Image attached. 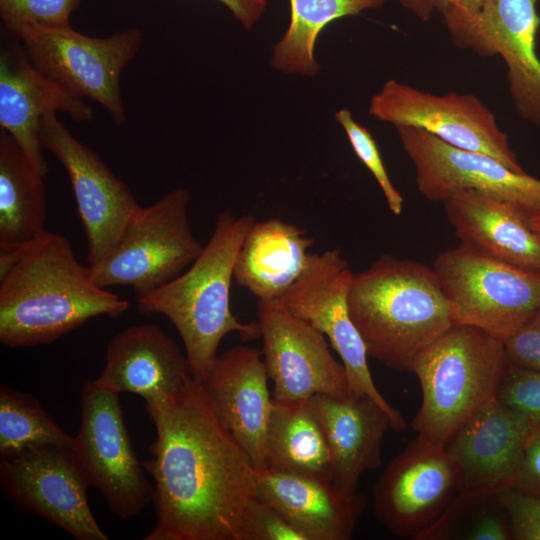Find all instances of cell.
Returning <instances> with one entry per match:
<instances>
[{"instance_id":"cell-1","label":"cell","mask_w":540,"mask_h":540,"mask_svg":"<svg viewBox=\"0 0 540 540\" xmlns=\"http://www.w3.org/2000/svg\"><path fill=\"white\" fill-rule=\"evenodd\" d=\"M156 438L142 462L155 482V525L145 540H241L257 468L219 421L202 382L192 378L146 406Z\"/></svg>"},{"instance_id":"cell-2","label":"cell","mask_w":540,"mask_h":540,"mask_svg":"<svg viewBox=\"0 0 540 540\" xmlns=\"http://www.w3.org/2000/svg\"><path fill=\"white\" fill-rule=\"evenodd\" d=\"M128 307V300L94 281L59 233L46 231L0 254V341L8 347L48 344L94 317L116 318Z\"/></svg>"},{"instance_id":"cell-3","label":"cell","mask_w":540,"mask_h":540,"mask_svg":"<svg viewBox=\"0 0 540 540\" xmlns=\"http://www.w3.org/2000/svg\"><path fill=\"white\" fill-rule=\"evenodd\" d=\"M347 303L368 355L397 371L411 372L419 354L455 324L433 268L389 254L353 274Z\"/></svg>"},{"instance_id":"cell-4","label":"cell","mask_w":540,"mask_h":540,"mask_svg":"<svg viewBox=\"0 0 540 540\" xmlns=\"http://www.w3.org/2000/svg\"><path fill=\"white\" fill-rule=\"evenodd\" d=\"M255 221L250 214L221 211L196 260L172 281L136 296L141 313L164 315L174 325L197 381L206 380L227 334L236 332L245 341L260 336L258 322L239 321L230 305L236 257Z\"/></svg>"},{"instance_id":"cell-5","label":"cell","mask_w":540,"mask_h":540,"mask_svg":"<svg viewBox=\"0 0 540 540\" xmlns=\"http://www.w3.org/2000/svg\"><path fill=\"white\" fill-rule=\"evenodd\" d=\"M507 367L503 341L478 327L454 324L412 366L422 395L413 429L443 446L462 424L497 399Z\"/></svg>"},{"instance_id":"cell-6","label":"cell","mask_w":540,"mask_h":540,"mask_svg":"<svg viewBox=\"0 0 540 540\" xmlns=\"http://www.w3.org/2000/svg\"><path fill=\"white\" fill-rule=\"evenodd\" d=\"M433 270L455 324L505 341L540 309V270L516 266L460 243L439 254Z\"/></svg>"},{"instance_id":"cell-7","label":"cell","mask_w":540,"mask_h":540,"mask_svg":"<svg viewBox=\"0 0 540 540\" xmlns=\"http://www.w3.org/2000/svg\"><path fill=\"white\" fill-rule=\"evenodd\" d=\"M190 193L176 188L140 207L109 255L90 267L101 287L129 286L136 296L154 291L182 274L200 255L188 216Z\"/></svg>"},{"instance_id":"cell-8","label":"cell","mask_w":540,"mask_h":540,"mask_svg":"<svg viewBox=\"0 0 540 540\" xmlns=\"http://www.w3.org/2000/svg\"><path fill=\"white\" fill-rule=\"evenodd\" d=\"M22 43L33 65L72 94L101 104L114 123L127 120L120 75L142 43L138 28L108 37H91L67 29L24 25L10 32Z\"/></svg>"},{"instance_id":"cell-9","label":"cell","mask_w":540,"mask_h":540,"mask_svg":"<svg viewBox=\"0 0 540 540\" xmlns=\"http://www.w3.org/2000/svg\"><path fill=\"white\" fill-rule=\"evenodd\" d=\"M341 250L312 253L302 275L280 299L295 316L326 336L343 363L352 394L373 399L388 415L391 428L401 432L407 422L376 387L368 365V352L348 309L353 277Z\"/></svg>"},{"instance_id":"cell-10","label":"cell","mask_w":540,"mask_h":540,"mask_svg":"<svg viewBox=\"0 0 540 540\" xmlns=\"http://www.w3.org/2000/svg\"><path fill=\"white\" fill-rule=\"evenodd\" d=\"M73 450L90 485L110 511L127 520L152 500V488L134 452L124 422L119 393L96 379L81 392V420Z\"/></svg>"},{"instance_id":"cell-11","label":"cell","mask_w":540,"mask_h":540,"mask_svg":"<svg viewBox=\"0 0 540 540\" xmlns=\"http://www.w3.org/2000/svg\"><path fill=\"white\" fill-rule=\"evenodd\" d=\"M369 113L395 127L425 130L453 147L490 155L515 172H525L493 113L472 94L435 95L391 79L371 98Z\"/></svg>"},{"instance_id":"cell-12","label":"cell","mask_w":540,"mask_h":540,"mask_svg":"<svg viewBox=\"0 0 540 540\" xmlns=\"http://www.w3.org/2000/svg\"><path fill=\"white\" fill-rule=\"evenodd\" d=\"M0 480L15 503L75 539H108L90 509V484L72 447L46 445L1 456Z\"/></svg>"},{"instance_id":"cell-13","label":"cell","mask_w":540,"mask_h":540,"mask_svg":"<svg viewBox=\"0 0 540 540\" xmlns=\"http://www.w3.org/2000/svg\"><path fill=\"white\" fill-rule=\"evenodd\" d=\"M44 149L64 167L88 243V266L99 265L112 251L141 207L128 186L57 118L46 113L40 124Z\"/></svg>"},{"instance_id":"cell-14","label":"cell","mask_w":540,"mask_h":540,"mask_svg":"<svg viewBox=\"0 0 540 540\" xmlns=\"http://www.w3.org/2000/svg\"><path fill=\"white\" fill-rule=\"evenodd\" d=\"M257 314L261 353L274 385V400L352 395L345 367L332 355L320 331L292 314L280 299L258 300Z\"/></svg>"},{"instance_id":"cell-15","label":"cell","mask_w":540,"mask_h":540,"mask_svg":"<svg viewBox=\"0 0 540 540\" xmlns=\"http://www.w3.org/2000/svg\"><path fill=\"white\" fill-rule=\"evenodd\" d=\"M459 489L458 471L444 446L417 435L378 478L373 488L375 514L393 534L418 540Z\"/></svg>"},{"instance_id":"cell-16","label":"cell","mask_w":540,"mask_h":540,"mask_svg":"<svg viewBox=\"0 0 540 540\" xmlns=\"http://www.w3.org/2000/svg\"><path fill=\"white\" fill-rule=\"evenodd\" d=\"M396 130L415 168L418 191L426 199L444 202L457 192L474 190L528 213L540 210V178L515 172L490 155L453 147L425 130Z\"/></svg>"},{"instance_id":"cell-17","label":"cell","mask_w":540,"mask_h":540,"mask_svg":"<svg viewBox=\"0 0 540 540\" xmlns=\"http://www.w3.org/2000/svg\"><path fill=\"white\" fill-rule=\"evenodd\" d=\"M538 0H485L472 17L445 23L455 45L481 56L499 54L508 69L518 115L540 126V59L536 51Z\"/></svg>"},{"instance_id":"cell-18","label":"cell","mask_w":540,"mask_h":540,"mask_svg":"<svg viewBox=\"0 0 540 540\" xmlns=\"http://www.w3.org/2000/svg\"><path fill=\"white\" fill-rule=\"evenodd\" d=\"M536 423L495 399L462 424L443 445L458 471L459 491L510 489Z\"/></svg>"},{"instance_id":"cell-19","label":"cell","mask_w":540,"mask_h":540,"mask_svg":"<svg viewBox=\"0 0 540 540\" xmlns=\"http://www.w3.org/2000/svg\"><path fill=\"white\" fill-rule=\"evenodd\" d=\"M48 112L68 114L78 122L93 119L94 110L36 68L23 48L0 57V127L20 146L33 167L46 176L40 124Z\"/></svg>"},{"instance_id":"cell-20","label":"cell","mask_w":540,"mask_h":540,"mask_svg":"<svg viewBox=\"0 0 540 540\" xmlns=\"http://www.w3.org/2000/svg\"><path fill=\"white\" fill-rule=\"evenodd\" d=\"M268 380L261 351L236 345L217 356L202 382L219 421L257 470L266 469V431L273 403Z\"/></svg>"},{"instance_id":"cell-21","label":"cell","mask_w":540,"mask_h":540,"mask_svg":"<svg viewBox=\"0 0 540 540\" xmlns=\"http://www.w3.org/2000/svg\"><path fill=\"white\" fill-rule=\"evenodd\" d=\"M192 378L186 354L159 326L145 323L111 338L96 380L119 394H137L151 406L176 394Z\"/></svg>"},{"instance_id":"cell-22","label":"cell","mask_w":540,"mask_h":540,"mask_svg":"<svg viewBox=\"0 0 540 540\" xmlns=\"http://www.w3.org/2000/svg\"><path fill=\"white\" fill-rule=\"evenodd\" d=\"M309 402L328 444L330 480L344 494L353 495L361 475L381 466V443L391 428L389 417L364 395H315Z\"/></svg>"},{"instance_id":"cell-23","label":"cell","mask_w":540,"mask_h":540,"mask_svg":"<svg viewBox=\"0 0 540 540\" xmlns=\"http://www.w3.org/2000/svg\"><path fill=\"white\" fill-rule=\"evenodd\" d=\"M257 498L280 512L306 540H348L367 506L360 493L347 495L327 479L257 470Z\"/></svg>"},{"instance_id":"cell-24","label":"cell","mask_w":540,"mask_h":540,"mask_svg":"<svg viewBox=\"0 0 540 540\" xmlns=\"http://www.w3.org/2000/svg\"><path fill=\"white\" fill-rule=\"evenodd\" d=\"M461 244L492 258L540 270V234L528 212L494 196L465 190L443 202Z\"/></svg>"},{"instance_id":"cell-25","label":"cell","mask_w":540,"mask_h":540,"mask_svg":"<svg viewBox=\"0 0 540 540\" xmlns=\"http://www.w3.org/2000/svg\"><path fill=\"white\" fill-rule=\"evenodd\" d=\"M313 242L280 218L255 221L238 251L234 279L258 300L281 299L307 267Z\"/></svg>"},{"instance_id":"cell-26","label":"cell","mask_w":540,"mask_h":540,"mask_svg":"<svg viewBox=\"0 0 540 540\" xmlns=\"http://www.w3.org/2000/svg\"><path fill=\"white\" fill-rule=\"evenodd\" d=\"M43 178L14 138L1 130V252L21 249L47 231V195Z\"/></svg>"},{"instance_id":"cell-27","label":"cell","mask_w":540,"mask_h":540,"mask_svg":"<svg viewBox=\"0 0 540 540\" xmlns=\"http://www.w3.org/2000/svg\"><path fill=\"white\" fill-rule=\"evenodd\" d=\"M265 448L266 469L330 480L328 444L309 399H273Z\"/></svg>"},{"instance_id":"cell-28","label":"cell","mask_w":540,"mask_h":540,"mask_svg":"<svg viewBox=\"0 0 540 540\" xmlns=\"http://www.w3.org/2000/svg\"><path fill=\"white\" fill-rule=\"evenodd\" d=\"M387 0H289L290 22L271 56L274 69L312 77L319 71L314 56L321 31L331 22L368 9H378Z\"/></svg>"},{"instance_id":"cell-29","label":"cell","mask_w":540,"mask_h":540,"mask_svg":"<svg viewBox=\"0 0 540 540\" xmlns=\"http://www.w3.org/2000/svg\"><path fill=\"white\" fill-rule=\"evenodd\" d=\"M418 540H513L499 493L458 491Z\"/></svg>"},{"instance_id":"cell-30","label":"cell","mask_w":540,"mask_h":540,"mask_svg":"<svg viewBox=\"0 0 540 540\" xmlns=\"http://www.w3.org/2000/svg\"><path fill=\"white\" fill-rule=\"evenodd\" d=\"M59 445L72 447L67 434L29 394L0 389V454L6 456L27 449Z\"/></svg>"},{"instance_id":"cell-31","label":"cell","mask_w":540,"mask_h":540,"mask_svg":"<svg viewBox=\"0 0 540 540\" xmlns=\"http://www.w3.org/2000/svg\"><path fill=\"white\" fill-rule=\"evenodd\" d=\"M335 119L344 129L357 157L376 179L390 211L394 215H400L403 210L404 199L393 185L384 166L376 141L370 131L354 120L349 109L342 108L338 110L335 113Z\"/></svg>"},{"instance_id":"cell-32","label":"cell","mask_w":540,"mask_h":540,"mask_svg":"<svg viewBox=\"0 0 540 540\" xmlns=\"http://www.w3.org/2000/svg\"><path fill=\"white\" fill-rule=\"evenodd\" d=\"M80 0H0V16L11 32L32 24L47 29L71 28L70 16Z\"/></svg>"},{"instance_id":"cell-33","label":"cell","mask_w":540,"mask_h":540,"mask_svg":"<svg viewBox=\"0 0 540 540\" xmlns=\"http://www.w3.org/2000/svg\"><path fill=\"white\" fill-rule=\"evenodd\" d=\"M497 399L540 422V371L508 366Z\"/></svg>"},{"instance_id":"cell-34","label":"cell","mask_w":540,"mask_h":540,"mask_svg":"<svg viewBox=\"0 0 540 540\" xmlns=\"http://www.w3.org/2000/svg\"><path fill=\"white\" fill-rule=\"evenodd\" d=\"M241 540H306L280 512L255 498L247 512Z\"/></svg>"},{"instance_id":"cell-35","label":"cell","mask_w":540,"mask_h":540,"mask_svg":"<svg viewBox=\"0 0 540 540\" xmlns=\"http://www.w3.org/2000/svg\"><path fill=\"white\" fill-rule=\"evenodd\" d=\"M513 540H540V496L510 488L499 493Z\"/></svg>"},{"instance_id":"cell-36","label":"cell","mask_w":540,"mask_h":540,"mask_svg":"<svg viewBox=\"0 0 540 540\" xmlns=\"http://www.w3.org/2000/svg\"><path fill=\"white\" fill-rule=\"evenodd\" d=\"M508 366L540 371V309L504 341Z\"/></svg>"},{"instance_id":"cell-37","label":"cell","mask_w":540,"mask_h":540,"mask_svg":"<svg viewBox=\"0 0 540 540\" xmlns=\"http://www.w3.org/2000/svg\"><path fill=\"white\" fill-rule=\"evenodd\" d=\"M511 488L540 496V422L526 442Z\"/></svg>"},{"instance_id":"cell-38","label":"cell","mask_w":540,"mask_h":540,"mask_svg":"<svg viewBox=\"0 0 540 540\" xmlns=\"http://www.w3.org/2000/svg\"><path fill=\"white\" fill-rule=\"evenodd\" d=\"M224 4L245 29H251L262 17L267 0H217Z\"/></svg>"},{"instance_id":"cell-39","label":"cell","mask_w":540,"mask_h":540,"mask_svg":"<svg viewBox=\"0 0 540 540\" xmlns=\"http://www.w3.org/2000/svg\"><path fill=\"white\" fill-rule=\"evenodd\" d=\"M485 0H437V10L444 22L475 16L483 7Z\"/></svg>"},{"instance_id":"cell-40","label":"cell","mask_w":540,"mask_h":540,"mask_svg":"<svg viewBox=\"0 0 540 540\" xmlns=\"http://www.w3.org/2000/svg\"><path fill=\"white\" fill-rule=\"evenodd\" d=\"M401 5L412 12L421 21L431 19L437 10V0H399Z\"/></svg>"},{"instance_id":"cell-41","label":"cell","mask_w":540,"mask_h":540,"mask_svg":"<svg viewBox=\"0 0 540 540\" xmlns=\"http://www.w3.org/2000/svg\"><path fill=\"white\" fill-rule=\"evenodd\" d=\"M527 214L531 227L540 234V210Z\"/></svg>"}]
</instances>
